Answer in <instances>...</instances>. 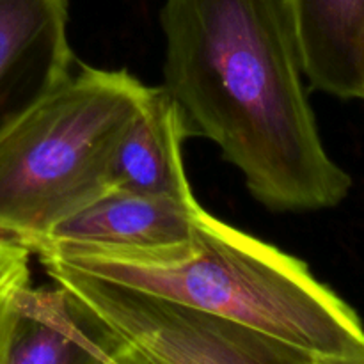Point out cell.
Masks as SVG:
<instances>
[{
    "mask_svg": "<svg viewBox=\"0 0 364 364\" xmlns=\"http://www.w3.org/2000/svg\"><path fill=\"white\" fill-rule=\"evenodd\" d=\"M164 91L272 212L345 201L352 178L327 153L281 0H166Z\"/></svg>",
    "mask_w": 364,
    "mask_h": 364,
    "instance_id": "cell-1",
    "label": "cell"
},
{
    "mask_svg": "<svg viewBox=\"0 0 364 364\" xmlns=\"http://www.w3.org/2000/svg\"><path fill=\"white\" fill-rule=\"evenodd\" d=\"M41 263L210 313L313 355L364 352L358 313L297 256L203 212L188 240L166 247L48 244Z\"/></svg>",
    "mask_w": 364,
    "mask_h": 364,
    "instance_id": "cell-2",
    "label": "cell"
},
{
    "mask_svg": "<svg viewBox=\"0 0 364 364\" xmlns=\"http://www.w3.org/2000/svg\"><path fill=\"white\" fill-rule=\"evenodd\" d=\"M149 85L82 64L0 132V237L31 249L110 191V164Z\"/></svg>",
    "mask_w": 364,
    "mask_h": 364,
    "instance_id": "cell-3",
    "label": "cell"
},
{
    "mask_svg": "<svg viewBox=\"0 0 364 364\" xmlns=\"http://www.w3.org/2000/svg\"><path fill=\"white\" fill-rule=\"evenodd\" d=\"M114 336L149 364H313L315 355L242 323L43 263Z\"/></svg>",
    "mask_w": 364,
    "mask_h": 364,
    "instance_id": "cell-4",
    "label": "cell"
},
{
    "mask_svg": "<svg viewBox=\"0 0 364 364\" xmlns=\"http://www.w3.org/2000/svg\"><path fill=\"white\" fill-rule=\"evenodd\" d=\"M68 0H0V132L75 66Z\"/></svg>",
    "mask_w": 364,
    "mask_h": 364,
    "instance_id": "cell-5",
    "label": "cell"
},
{
    "mask_svg": "<svg viewBox=\"0 0 364 364\" xmlns=\"http://www.w3.org/2000/svg\"><path fill=\"white\" fill-rule=\"evenodd\" d=\"M117 338L64 288L21 287L2 364H102Z\"/></svg>",
    "mask_w": 364,
    "mask_h": 364,
    "instance_id": "cell-6",
    "label": "cell"
},
{
    "mask_svg": "<svg viewBox=\"0 0 364 364\" xmlns=\"http://www.w3.org/2000/svg\"><path fill=\"white\" fill-rule=\"evenodd\" d=\"M203 212L198 199L109 191L57 224L31 249V255L48 244L166 247L188 240Z\"/></svg>",
    "mask_w": 364,
    "mask_h": 364,
    "instance_id": "cell-7",
    "label": "cell"
},
{
    "mask_svg": "<svg viewBox=\"0 0 364 364\" xmlns=\"http://www.w3.org/2000/svg\"><path fill=\"white\" fill-rule=\"evenodd\" d=\"M302 75L313 89L363 100L364 0H281Z\"/></svg>",
    "mask_w": 364,
    "mask_h": 364,
    "instance_id": "cell-8",
    "label": "cell"
},
{
    "mask_svg": "<svg viewBox=\"0 0 364 364\" xmlns=\"http://www.w3.org/2000/svg\"><path fill=\"white\" fill-rule=\"evenodd\" d=\"M191 137L185 117L162 85L148 87L141 110L121 137L110 164V191L196 199L183 162Z\"/></svg>",
    "mask_w": 364,
    "mask_h": 364,
    "instance_id": "cell-9",
    "label": "cell"
},
{
    "mask_svg": "<svg viewBox=\"0 0 364 364\" xmlns=\"http://www.w3.org/2000/svg\"><path fill=\"white\" fill-rule=\"evenodd\" d=\"M31 283V252L9 238L0 237V364L6 352L13 299Z\"/></svg>",
    "mask_w": 364,
    "mask_h": 364,
    "instance_id": "cell-10",
    "label": "cell"
},
{
    "mask_svg": "<svg viewBox=\"0 0 364 364\" xmlns=\"http://www.w3.org/2000/svg\"><path fill=\"white\" fill-rule=\"evenodd\" d=\"M102 364H149V363L146 361L139 352H135L134 348L128 347L127 343H123V341L117 338V343L114 345L110 354L107 355L105 361Z\"/></svg>",
    "mask_w": 364,
    "mask_h": 364,
    "instance_id": "cell-11",
    "label": "cell"
},
{
    "mask_svg": "<svg viewBox=\"0 0 364 364\" xmlns=\"http://www.w3.org/2000/svg\"><path fill=\"white\" fill-rule=\"evenodd\" d=\"M313 364H364V352L348 355H315Z\"/></svg>",
    "mask_w": 364,
    "mask_h": 364,
    "instance_id": "cell-12",
    "label": "cell"
},
{
    "mask_svg": "<svg viewBox=\"0 0 364 364\" xmlns=\"http://www.w3.org/2000/svg\"><path fill=\"white\" fill-rule=\"evenodd\" d=\"M363 100H364V53H363Z\"/></svg>",
    "mask_w": 364,
    "mask_h": 364,
    "instance_id": "cell-13",
    "label": "cell"
}]
</instances>
